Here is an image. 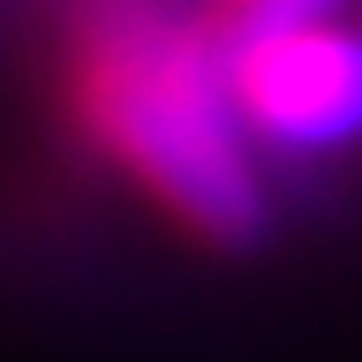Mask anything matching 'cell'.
<instances>
[{
    "mask_svg": "<svg viewBox=\"0 0 362 362\" xmlns=\"http://www.w3.org/2000/svg\"><path fill=\"white\" fill-rule=\"evenodd\" d=\"M226 83L264 158L362 151V23L317 16L226 45Z\"/></svg>",
    "mask_w": 362,
    "mask_h": 362,
    "instance_id": "2",
    "label": "cell"
},
{
    "mask_svg": "<svg viewBox=\"0 0 362 362\" xmlns=\"http://www.w3.org/2000/svg\"><path fill=\"white\" fill-rule=\"evenodd\" d=\"M347 0H197L204 30L219 45H242L257 30H287V23H317V16H339Z\"/></svg>",
    "mask_w": 362,
    "mask_h": 362,
    "instance_id": "3",
    "label": "cell"
},
{
    "mask_svg": "<svg viewBox=\"0 0 362 362\" xmlns=\"http://www.w3.org/2000/svg\"><path fill=\"white\" fill-rule=\"evenodd\" d=\"M68 129L166 226L204 249H257L272 226L264 151L249 136L226 45L174 0H76L61 53Z\"/></svg>",
    "mask_w": 362,
    "mask_h": 362,
    "instance_id": "1",
    "label": "cell"
}]
</instances>
